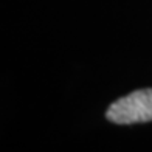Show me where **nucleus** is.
<instances>
[{
    "label": "nucleus",
    "mask_w": 152,
    "mask_h": 152,
    "mask_svg": "<svg viewBox=\"0 0 152 152\" xmlns=\"http://www.w3.org/2000/svg\"><path fill=\"white\" fill-rule=\"evenodd\" d=\"M106 118L115 124L152 121V88H140L113 101L106 110Z\"/></svg>",
    "instance_id": "obj_1"
}]
</instances>
